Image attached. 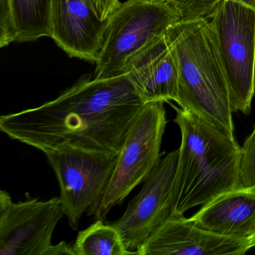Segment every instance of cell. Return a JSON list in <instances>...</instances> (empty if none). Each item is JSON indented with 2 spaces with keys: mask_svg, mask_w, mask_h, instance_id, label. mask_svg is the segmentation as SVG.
<instances>
[{
  "mask_svg": "<svg viewBox=\"0 0 255 255\" xmlns=\"http://www.w3.org/2000/svg\"><path fill=\"white\" fill-rule=\"evenodd\" d=\"M144 104L126 74L86 75L53 101L0 116V132L44 153L62 143L119 153Z\"/></svg>",
  "mask_w": 255,
  "mask_h": 255,
  "instance_id": "1",
  "label": "cell"
},
{
  "mask_svg": "<svg viewBox=\"0 0 255 255\" xmlns=\"http://www.w3.org/2000/svg\"><path fill=\"white\" fill-rule=\"evenodd\" d=\"M181 141L171 189L172 215H184L239 189L240 147L234 135L177 107Z\"/></svg>",
  "mask_w": 255,
  "mask_h": 255,
  "instance_id": "2",
  "label": "cell"
},
{
  "mask_svg": "<svg viewBox=\"0 0 255 255\" xmlns=\"http://www.w3.org/2000/svg\"><path fill=\"white\" fill-rule=\"evenodd\" d=\"M165 37L177 67L176 104L234 135L226 76L208 19L179 20Z\"/></svg>",
  "mask_w": 255,
  "mask_h": 255,
  "instance_id": "3",
  "label": "cell"
},
{
  "mask_svg": "<svg viewBox=\"0 0 255 255\" xmlns=\"http://www.w3.org/2000/svg\"><path fill=\"white\" fill-rule=\"evenodd\" d=\"M180 20L162 0H127L107 18L102 46L95 63V78L125 74L130 61L165 35Z\"/></svg>",
  "mask_w": 255,
  "mask_h": 255,
  "instance_id": "4",
  "label": "cell"
},
{
  "mask_svg": "<svg viewBox=\"0 0 255 255\" xmlns=\"http://www.w3.org/2000/svg\"><path fill=\"white\" fill-rule=\"evenodd\" d=\"M167 125L164 102L146 103L131 125L101 201L87 213L103 220L120 205L136 186L144 183L161 159V145Z\"/></svg>",
  "mask_w": 255,
  "mask_h": 255,
  "instance_id": "5",
  "label": "cell"
},
{
  "mask_svg": "<svg viewBox=\"0 0 255 255\" xmlns=\"http://www.w3.org/2000/svg\"><path fill=\"white\" fill-rule=\"evenodd\" d=\"M229 90L233 113L249 115L255 94V8L221 0L208 19Z\"/></svg>",
  "mask_w": 255,
  "mask_h": 255,
  "instance_id": "6",
  "label": "cell"
},
{
  "mask_svg": "<svg viewBox=\"0 0 255 255\" xmlns=\"http://www.w3.org/2000/svg\"><path fill=\"white\" fill-rule=\"evenodd\" d=\"M56 174L64 215L77 230L80 219L101 201L117 162L119 153L62 143L44 152Z\"/></svg>",
  "mask_w": 255,
  "mask_h": 255,
  "instance_id": "7",
  "label": "cell"
},
{
  "mask_svg": "<svg viewBox=\"0 0 255 255\" xmlns=\"http://www.w3.org/2000/svg\"><path fill=\"white\" fill-rule=\"evenodd\" d=\"M178 149L161 159L142 188L128 204L123 216L113 225L127 250L135 252L172 215L171 189Z\"/></svg>",
  "mask_w": 255,
  "mask_h": 255,
  "instance_id": "8",
  "label": "cell"
},
{
  "mask_svg": "<svg viewBox=\"0 0 255 255\" xmlns=\"http://www.w3.org/2000/svg\"><path fill=\"white\" fill-rule=\"evenodd\" d=\"M64 216L59 197L12 201L0 216V255H48Z\"/></svg>",
  "mask_w": 255,
  "mask_h": 255,
  "instance_id": "9",
  "label": "cell"
},
{
  "mask_svg": "<svg viewBox=\"0 0 255 255\" xmlns=\"http://www.w3.org/2000/svg\"><path fill=\"white\" fill-rule=\"evenodd\" d=\"M255 237L236 239L205 231L184 215L171 216L135 252L137 255H244Z\"/></svg>",
  "mask_w": 255,
  "mask_h": 255,
  "instance_id": "10",
  "label": "cell"
},
{
  "mask_svg": "<svg viewBox=\"0 0 255 255\" xmlns=\"http://www.w3.org/2000/svg\"><path fill=\"white\" fill-rule=\"evenodd\" d=\"M106 27L84 0H52L50 38L70 57L95 62Z\"/></svg>",
  "mask_w": 255,
  "mask_h": 255,
  "instance_id": "11",
  "label": "cell"
},
{
  "mask_svg": "<svg viewBox=\"0 0 255 255\" xmlns=\"http://www.w3.org/2000/svg\"><path fill=\"white\" fill-rule=\"evenodd\" d=\"M201 206L187 218L193 225L223 237H255V188L230 191Z\"/></svg>",
  "mask_w": 255,
  "mask_h": 255,
  "instance_id": "12",
  "label": "cell"
},
{
  "mask_svg": "<svg viewBox=\"0 0 255 255\" xmlns=\"http://www.w3.org/2000/svg\"><path fill=\"white\" fill-rule=\"evenodd\" d=\"M125 74L144 104L175 102L177 67L165 35L135 56L128 64Z\"/></svg>",
  "mask_w": 255,
  "mask_h": 255,
  "instance_id": "13",
  "label": "cell"
},
{
  "mask_svg": "<svg viewBox=\"0 0 255 255\" xmlns=\"http://www.w3.org/2000/svg\"><path fill=\"white\" fill-rule=\"evenodd\" d=\"M14 41L51 36L52 0H8Z\"/></svg>",
  "mask_w": 255,
  "mask_h": 255,
  "instance_id": "14",
  "label": "cell"
},
{
  "mask_svg": "<svg viewBox=\"0 0 255 255\" xmlns=\"http://www.w3.org/2000/svg\"><path fill=\"white\" fill-rule=\"evenodd\" d=\"M75 255H130L127 250L117 228L112 223L96 220L80 231L73 245Z\"/></svg>",
  "mask_w": 255,
  "mask_h": 255,
  "instance_id": "15",
  "label": "cell"
},
{
  "mask_svg": "<svg viewBox=\"0 0 255 255\" xmlns=\"http://www.w3.org/2000/svg\"><path fill=\"white\" fill-rule=\"evenodd\" d=\"M177 13L180 20L210 18L221 0H162Z\"/></svg>",
  "mask_w": 255,
  "mask_h": 255,
  "instance_id": "16",
  "label": "cell"
},
{
  "mask_svg": "<svg viewBox=\"0 0 255 255\" xmlns=\"http://www.w3.org/2000/svg\"><path fill=\"white\" fill-rule=\"evenodd\" d=\"M255 188V129L241 147L239 163V189Z\"/></svg>",
  "mask_w": 255,
  "mask_h": 255,
  "instance_id": "17",
  "label": "cell"
},
{
  "mask_svg": "<svg viewBox=\"0 0 255 255\" xmlns=\"http://www.w3.org/2000/svg\"><path fill=\"white\" fill-rule=\"evenodd\" d=\"M14 41V35L10 21L8 0H0V48Z\"/></svg>",
  "mask_w": 255,
  "mask_h": 255,
  "instance_id": "18",
  "label": "cell"
},
{
  "mask_svg": "<svg viewBox=\"0 0 255 255\" xmlns=\"http://www.w3.org/2000/svg\"><path fill=\"white\" fill-rule=\"evenodd\" d=\"M101 20H105L120 4V0H84Z\"/></svg>",
  "mask_w": 255,
  "mask_h": 255,
  "instance_id": "19",
  "label": "cell"
},
{
  "mask_svg": "<svg viewBox=\"0 0 255 255\" xmlns=\"http://www.w3.org/2000/svg\"><path fill=\"white\" fill-rule=\"evenodd\" d=\"M75 255L73 246L62 241L57 245H53L49 251L48 255Z\"/></svg>",
  "mask_w": 255,
  "mask_h": 255,
  "instance_id": "20",
  "label": "cell"
},
{
  "mask_svg": "<svg viewBox=\"0 0 255 255\" xmlns=\"http://www.w3.org/2000/svg\"><path fill=\"white\" fill-rule=\"evenodd\" d=\"M11 202L12 200L9 194L2 189H0V216L6 210Z\"/></svg>",
  "mask_w": 255,
  "mask_h": 255,
  "instance_id": "21",
  "label": "cell"
},
{
  "mask_svg": "<svg viewBox=\"0 0 255 255\" xmlns=\"http://www.w3.org/2000/svg\"><path fill=\"white\" fill-rule=\"evenodd\" d=\"M237 1L248 5V6L255 8V0H237Z\"/></svg>",
  "mask_w": 255,
  "mask_h": 255,
  "instance_id": "22",
  "label": "cell"
}]
</instances>
